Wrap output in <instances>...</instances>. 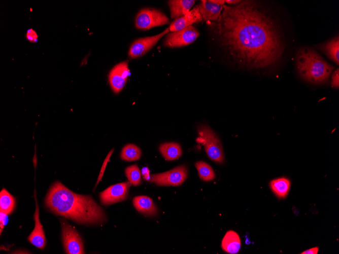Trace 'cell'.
<instances>
[{
	"label": "cell",
	"mask_w": 339,
	"mask_h": 254,
	"mask_svg": "<svg viewBox=\"0 0 339 254\" xmlns=\"http://www.w3.org/2000/svg\"><path fill=\"white\" fill-rule=\"evenodd\" d=\"M212 24L221 45L241 65L266 68L282 57L285 43L279 27L255 2L223 5L218 19Z\"/></svg>",
	"instance_id": "cell-1"
},
{
	"label": "cell",
	"mask_w": 339,
	"mask_h": 254,
	"mask_svg": "<svg viewBox=\"0 0 339 254\" xmlns=\"http://www.w3.org/2000/svg\"><path fill=\"white\" fill-rule=\"evenodd\" d=\"M45 202L52 212L79 224H98L107 220L103 209L90 196L76 194L58 181L50 187Z\"/></svg>",
	"instance_id": "cell-2"
},
{
	"label": "cell",
	"mask_w": 339,
	"mask_h": 254,
	"mask_svg": "<svg viewBox=\"0 0 339 254\" xmlns=\"http://www.w3.org/2000/svg\"><path fill=\"white\" fill-rule=\"evenodd\" d=\"M296 65L299 75L304 80L316 84L326 82L333 69L332 66L310 48L298 51Z\"/></svg>",
	"instance_id": "cell-3"
},
{
	"label": "cell",
	"mask_w": 339,
	"mask_h": 254,
	"mask_svg": "<svg viewBox=\"0 0 339 254\" xmlns=\"http://www.w3.org/2000/svg\"><path fill=\"white\" fill-rule=\"evenodd\" d=\"M197 130L199 137L196 140L204 145L208 157L217 163H223L224 155L222 147L216 134L205 124L199 125Z\"/></svg>",
	"instance_id": "cell-4"
},
{
	"label": "cell",
	"mask_w": 339,
	"mask_h": 254,
	"mask_svg": "<svg viewBox=\"0 0 339 254\" xmlns=\"http://www.w3.org/2000/svg\"><path fill=\"white\" fill-rule=\"evenodd\" d=\"M60 224L65 252L68 254L85 253L82 240L75 228L63 219H60Z\"/></svg>",
	"instance_id": "cell-5"
},
{
	"label": "cell",
	"mask_w": 339,
	"mask_h": 254,
	"mask_svg": "<svg viewBox=\"0 0 339 254\" xmlns=\"http://www.w3.org/2000/svg\"><path fill=\"white\" fill-rule=\"evenodd\" d=\"M187 175L186 166L182 165L168 171L151 175L149 182L160 186H179L186 180Z\"/></svg>",
	"instance_id": "cell-6"
},
{
	"label": "cell",
	"mask_w": 339,
	"mask_h": 254,
	"mask_svg": "<svg viewBox=\"0 0 339 254\" xmlns=\"http://www.w3.org/2000/svg\"><path fill=\"white\" fill-rule=\"evenodd\" d=\"M169 23L167 17L162 12L152 9L141 10L137 14L135 24L137 28L149 29Z\"/></svg>",
	"instance_id": "cell-7"
},
{
	"label": "cell",
	"mask_w": 339,
	"mask_h": 254,
	"mask_svg": "<svg viewBox=\"0 0 339 254\" xmlns=\"http://www.w3.org/2000/svg\"><path fill=\"white\" fill-rule=\"evenodd\" d=\"M199 36L197 29L192 25L168 33L164 45L171 48L180 47L194 42Z\"/></svg>",
	"instance_id": "cell-8"
},
{
	"label": "cell",
	"mask_w": 339,
	"mask_h": 254,
	"mask_svg": "<svg viewBox=\"0 0 339 254\" xmlns=\"http://www.w3.org/2000/svg\"><path fill=\"white\" fill-rule=\"evenodd\" d=\"M130 184L126 182L109 187L99 193L101 203L109 205L125 200L128 196Z\"/></svg>",
	"instance_id": "cell-9"
},
{
	"label": "cell",
	"mask_w": 339,
	"mask_h": 254,
	"mask_svg": "<svg viewBox=\"0 0 339 254\" xmlns=\"http://www.w3.org/2000/svg\"><path fill=\"white\" fill-rule=\"evenodd\" d=\"M130 75L127 61L115 65L109 75V81L113 91L119 93L126 84L128 77Z\"/></svg>",
	"instance_id": "cell-10"
},
{
	"label": "cell",
	"mask_w": 339,
	"mask_h": 254,
	"mask_svg": "<svg viewBox=\"0 0 339 254\" xmlns=\"http://www.w3.org/2000/svg\"><path fill=\"white\" fill-rule=\"evenodd\" d=\"M170 31L167 28L161 33L152 37L140 38L135 41L131 45L128 55L130 58L141 56L150 50L157 42Z\"/></svg>",
	"instance_id": "cell-11"
},
{
	"label": "cell",
	"mask_w": 339,
	"mask_h": 254,
	"mask_svg": "<svg viewBox=\"0 0 339 254\" xmlns=\"http://www.w3.org/2000/svg\"><path fill=\"white\" fill-rule=\"evenodd\" d=\"M202 20L200 14L198 6H195L192 10L180 18L176 19L168 28L170 31L175 32L191 26L192 24L198 23Z\"/></svg>",
	"instance_id": "cell-12"
},
{
	"label": "cell",
	"mask_w": 339,
	"mask_h": 254,
	"mask_svg": "<svg viewBox=\"0 0 339 254\" xmlns=\"http://www.w3.org/2000/svg\"><path fill=\"white\" fill-rule=\"evenodd\" d=\"M36 201V210L34 214V220L35 222V228L27 239L28 241L36 247L43 249L46 245V238L43 226L41 223L39 218V210L35 193Z\"/></svg>",
	"instance_id": "cell-13"
},
{
	"label": "cell",
	"mask_w": 339,
	"mask_h": 254,
	"mask_svg": "<svg viewBox=\"0 0 339 254\" xmlns=\"http://www.w3.org/2000/svg\"><path fill=\"white\" fill-rule=\"evenodd\" d=\"M202 20L208 22L216 21L222 11L223 6L215 4L211 1L202 0L198 6Z\"/></svg>",
	"instance_id": "cell-14"
},
{
	"label": "cell",
	"mask_w": 339,
	"mask_h": 254,
	"mask_svg": "<svg viewBox=\"0 0 339 254\" xmlns=\"http://www.w3.org/2000/svg\"><path fill=\"white\" fill-rule=\"evenodd\" d=\"M132 203L135 208L140 213L147 216L157 214V208L152 199L147 196H138L133 198Z\"/></svg>",
	"instance_id": "cell-15"
},
{
	"label": "cell",
	"mask_w": 339,
	"mask_h": 254,
	"mask_svg": "<svg viewBox=\"0 0 339 254\" xmlns=\"http://www.w3.org/2000/svg\"><path fill=\"white\" fill-rule=\"evenodd\" d=\"M193 0H172L168 1L171 16L173 19L183 16L190 10L195 3Z\"/></svg>",
	"instance_id": "cell-16"
},
{
	"label": "cell",
	"mask_w": 339,
	"mask_h": 254,
	"mask_svg": "<svg viewBox=\"0 0 339 254\" xmlns=\"http://www.w3.org/2000/svg\"><path fill=\"white\" fill-rule=\"evenodd\" d=\"M221 247L227 253H238L241 248V240L238 234L232 230L227 231L222 240Z\"/></svg>",
	"instance_id": "cell-17"
},
{
	"label": "cell",
	"mask_w": 339,
	"mask_h": 254,
	"mask_svg": "<svg viewBox=\"0 0 339 254\" xmlns=\"http://www.w3.org/2000/svg\"><path fill=\"white\" fill-rule=\"evenodd\" d=\"M316 47L322 51L330 59L337 65L339 64V38L333 39L319 45Z\"/></svg>",
	"instance_id": "cell-18"
},
{
	"label": "cell",
	"mask_w": 339,
	"mask_h": 254,
	"mask_svg": "<svg viewBox=\"0 0 339 254\" xmlns=\"http://www.w3.org/2000/svg\"><path fill=\"white\" fill-rule=\"evenodd\" d=\"M159 150L162 156L167 161H172L178 159L182 153L180 144L174 142L161 144Z\"/></svg>",
	"instance_id": "cell-19"
},
{
	"label": "cell",
	"mask_w": 339,
	"mask_h": 254,
	"mask_svg": "<svg viewBox=\"0 0 339 254\" xmlns=\"http://www.w3.org/2000/svg\"><path fill=\"white\" fill-rule=\"evenodd\" d=\"M269 186L274 193L279 198H285L289 191L291 182L286 177H282L272 180Z\"/></svg>",
	"instance_id": "cell-20"
},
{
	"label": "cell",
	"mask_w": 339,
	"mask_h": 254,
	"mask_svg": "<svg viewBox=\"0 0 339 254\" xmlns=\"http://www.w3.org/2000/svg\"><path fill=\"white\" fill-rule=\"evenodd\" d=\"M15 204V198L5 189H3L0 193V211L10 214L14 209Z\"/></svg>",
	"instance_id": "cell-21"
},
{
	"label": "cell",
	"mask_w": 339,
	"mask_h": 254,
	"mask_svg": "<svg viewBox=\"0 0 339 254\" xmlns=\"http://www.w3.org/2000/svg\"><path fill=\"white\" fill-rule=\"evenodd\" d=\"M142 155V152L139 147L132 143L125 145L121 153V158L127 161H133L139 160Z\"/></svg>",
	"instance_id": "cell-22"
},
{
	"label": "cell",
	"mask_w": 339,
	"mask_h": 254,
	"mask_svg": "<svg viewBox=\"0 0 339 254\" xmlns=\"http://www.w3.org/2000/svg\"><path fill=\"white\" fill-rule=\"evenodd\" d=\"M195 166L197 170L198 175L201 179L208 182L215 178V173L212 167L204 161H197Z\"/></svg>",
	"instance_id": "cell-23"
},
{
	"label": "cell",
	"mask_w": 339,
	"mask_h": 254,
	"mask_svg": "<svg viewBox=\"0 0 339 254\" xmlns=\"http://www.w3.org/2000/svg\"><path fill=\"white\" fill-rule=\"evenodd\" d=\"M125 173L130 184L137 186L141 184V172L137 164L127 167L125 170Z\"/></svg>",
	"instance_id": "cell-24"
},
{
	"label": "cell",
	"mask_w": 339,
	"mask_h": 254,
	"mask_svg": "<svg viewBox=\"0 0 339 254\" xmlns=\"http://www.w3.org/2000/svg\"><path fill=\"white\" fill-rule=\"evenodd\" d=\"M331 86L338 89L339 87V69L337 68L332 74Z\"/></svg>",
	"instance_id": "cell-25"
},
{
	"label": "cell",
	"mask_w": 339,
	"mask_h": 254,
	"mask_svg": "<svg viewBox=\"0 0 339 254\" xmlns=\"http://www.w3.org/2000/svg\"><path fill=\"white\" fill-rule=\"evenodd\" d=\"M113 151H114V149H112L110 152V153L108 154L107 157H106V159L105 160L104 163V164L103 165V166H102V168L100 170V173H99L97 181L96 183L95 188L96 187V186L97 185V184H98V183L100 182V180L101 179V177H102V176L103 175V174H104V172L105 169V167L107 165V163L109 161L110 157L111 154H112V153L113 152Z\"/></svg>",
	"instance_id": "cell-26"
},
{
	"label": "cell",
	"mask_w": 339,
	"mask_h": 254,
	"mask_svg": "<svg viewBox=\"0 0 339 254\" xmlns=\"http://www.w3.org/2000/svg\"><path fill=\"white\" fill-rule=\"evenodd\" d=\"M26 38L31 42H35L38 39V35L33 29H29L27 31Z\"/></svg>",
	"instance_id": "cell-27"
},
{
	"label": "cell",
	"mask_w": 339,
	"mask_h": 254,
	"mask_svg": "<svg viewBox=\"0 0 339 254\" xmlns=\"http://www.w3.org/2000/svg\"><path fill=\"white\" fill-rule=\"evenodd\" d=\"M7 214L1 212L0 213V227H1V234L2 233V230L4 228L5 226L7 225L8 221V218Z\"/></svg>",
	"instance_id": "cell-28"
},
{
	"label": "cell",
	"mask_w": 339,
	"mask_h": 254,
	"mask_svg": "<svg viewBox=\"0 0 339 254\" xmlns=\"http://www.w3.org/2000/svg\"><path fill=\"white\" fill-rule=\"evenodd\" d=\"M141 174L145 180L149 182L151 175H150V171L148 167H143L142 169Z\"/></svg>",
	"instance_id": "cell-29"
},
{
	"label": "cell",
	"mask_w": 339,
	"mask_h": 254,
	"mask_svg": "<svg viewBox=\"0 0 339 254\" xmlns=\"http://www.w3.org/2000/svg\"><path fill=\"white\" fill-rule=\"evenodd\" d=\"M319 250L318 247H315L311 248H310L308 250H306L302 252L301 254H317Z\"/></svg>",
	"instance_id": "cell-30"
},
{
	"label": "cell",
	"mask_w": 339,
	"mask_h": 254,
	"mask_svg": "<svg viewBox=\"0 0 339 254\" xmlns=\"http://www.w3.org/2000/svg\"><path fill=\"white\" fill-rule=\"evenodd\" d=\"M225 2L226 3L229 4H232V5H233V4H234V5H235V4H238L240 3L241 2V1H238V0H226V1H225Z\"/></svg>",
	"instance_id": "cell-31"
},
{
	"label": "cell",
	"mask_w": 339,
	"mask_h": 254,
	"mask_svg": "<svg viewBox=\"0 0 339 254\" xmlns=\"http://www.w3.org/2000/svg\"><path fill=\"white\" fill-rule=\"evenodd\" d=\"M211 2L220 5H223L225 2L224 0H211Z\"/></svg>",
	"instance_id": "cell-32"
}]
</instances>
